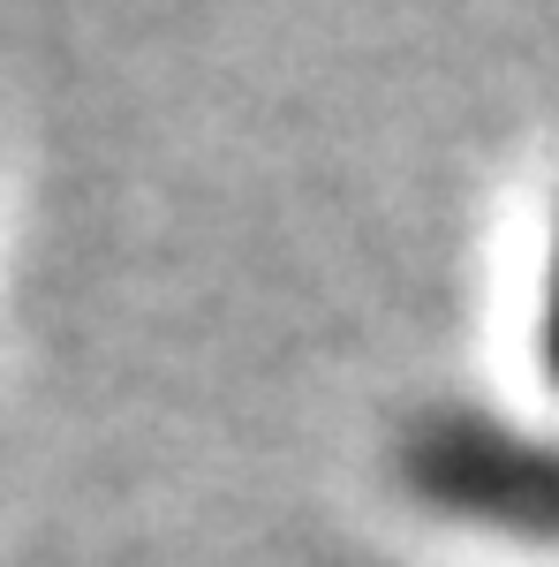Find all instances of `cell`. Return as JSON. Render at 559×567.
<instances>
[{
    "label": "cell",
    "instance_id": "obj_1",
    "mask_svg": "<svg viewBox=\"0 0 559 567\" xmlns=\"http://www.w3.org/2000/svg\"><path fill=\"white\" fill-rule=\"evenodd\" d=\"M401 470L431 507L499 523L515 537H559V446L484 416H431L408 432Z\"/></svg>",
    "mask_w": 559,
    "mask_h": 567
},
{
    "label": "cell",
    "instance_id": "obj_2",
    "mask_svg": "<svg viewBox=\"0 0 559 567\" xmlns=\"http://www.w3.org/2000/svg\"><path fill=\"white\" fill-rule=\"evenodd\" d=\"M545 371L559 386V243H552V296H545Z\"/></svg>",
    "mask_w": 559,
    "mask_h": 567
}]
</instances>
